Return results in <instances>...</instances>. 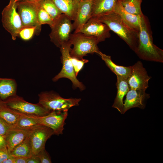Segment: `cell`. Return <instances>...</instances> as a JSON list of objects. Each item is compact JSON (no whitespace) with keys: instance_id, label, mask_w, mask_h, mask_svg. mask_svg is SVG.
I'll return each instance as SVG.
<instances>
[{"instance_id":"obj_1","label":"cell","mask_w":163,"mask_h":163,"mask_svg":"<svg viewBox=\"0 0 163 163\" xmlns=\"http://www.w3.org/2000/svg\"><path fill=\"white\" fill-rule=\"evenodd\" d=\"M138 45L134 51L145 60L163 62V50L154 44L152 32L147 17L142 14L138 35Z\"/></svg>"},{"instance_id":"obj_2","label":"cell","mask_w":163,"mask_h":163,"mask_svg":"<svg viewBox=\"0 0 163 163\" xmlns=\"http://www.w3.org/2000/svg\"><path fill=\"white\" fill-rule=\"evenodd\" d=\"M95 17L117 34L132 50L134 52L136 50L138 45V33L129 27L118 14L113 11Z\"/></svg>"},{"instance_id":"obj_3","label":"cell","mask_w":163,"mask_h":163,"mask_svg":"<svg viewBox=\"0 0 163 163\" xmlns=\"http://www.w3.org/2000/svg\"><path fill=\"white\" fill-rule=\"evenodd\" d=\"M69 41L73 46L71 48L70 54L72 57L82 58L88 54L101 52L97 46L100 42L96 37L81 33L71 34Z\"/></svg>"},{"instance_id":"obj_4","label":"cell","mask_w":163,"mask_h":163,"mask_svg":"<svg viewBox=\"0 0 163 163\" xmlns=\"http://www.w3.org/2000/svg\"><path fill=\"white\" fill-rule=\"evenodd\" d=\"M39 102L50 111H68L71 107L79 105L81 98H65L53 91L42 92L38 94Z\"/></svg>"},{"instance_id":"obj_5","label":"cell","mask_w":163,"mask_h":163,"mask_svg":"<svg viewBox=\"0 0 163 163\" xmlns=\"http://www.w3.org/2000/svg\"><path fill=\"white\" fill-rule=\"evenodd\" d=\"M71 46L69 40L62 44L60 48L62 54V67L60 72L53 78V80L56 82L62 78H67L72 82L74 88H78L81 91H82L85 87L77 78L71 61L70 51Z\"/></svg>"},{"instance_id":"obj_6","label":"cell","mask_w":163,"mask_h":163,"mask_svg":"<svg viewBox=\"0 0 163 163\" xmlns=\"http://www.w3.org/2000/svg\"><path fill=\"white\" fill-rule=\"evenodd\" d=\"M16 8L21 20L23 28L35 27L39 33L41 26L38 22V13L40 7L39 2L21 1L16 2Z\"/></svg>"},{"instance_id":"obj_7","label":"cell","mask_w":163,"mask_h":163,"mask_svg":"<svg viewBox=\"0 0 163 163\" xmlns=\"http://www.w3.org/2000/svg\"><path fill=\"white\" fill-rule=\"evenodd\" d=\"M72 20L62 14L54 21L49 36L50 41L57 47L69 40L70 35L74 30Z\"/></svg>"},{"instance_id":"obj_8","label":"cell","mask_w":163,"mask_h":163,"mask_svg":"<svg viewBox=\"0 0 163 163\" xmlns=\"http://www.w3.org/2000/svg\"><path fill=\"white\" fill-rule=\"evenodd\" d=\"M2 22L4 28L15 40L23 28L21 19L18 13L16 2L9 1L2 12Z\"/></svg>"},{"instance_id":"obj_9","label":"cell","mask_w":163,"mask_h":163,"mask_svg":"<svg viewBox=\"0 0 163 163\" xmlns=\"http://www.w3.org/2000/svg\"><path fill=\"white\" fill-rule=\"evenodd\" d=\"M3 101L11 108L24 114L43 116L51 112L38 103L36 104L29 103L16 94Z\"/></svg>"},{"instance_id":"obj_10","label":"cell","mask_w":163,"mask_h":163,"mask_svg":"<svg viewBox=\"0 0 163 163\" xmlns=\"http://www.w3.org/2000/svg\"><path fill=\"white\" fill-rule=\"evenodd\" d=\"M68 111H52L46 115L38 116L29 114L40 124L53 129L54 135L63 134L65 121L68 116Z\"/></svg>"},{"instance_id":"obj_11","label":"cell","mask_w":163,"mask_h":163,"mask_svg":"<svg viewBox=\"0 0 163 163\" xmlns=\"http://www.w3.org/2000/svg\"><path fill=\"white\" fill-rule=\"evenodd\" d=\"M151 78L142 62L139 61L131 66V71L127 81L129 89L145 91Z\"/></svg>"},{"instance_id":"obj_12","label":"cell","mask_w":163,"mask_h":163,"mask_svg":"<svg viewBox=\"0 0 163 163\" xmlns=\"http://www.w3.org/2000/svg\"><path fill=\"white\" fill-rule=\"evenodd\" d=\"M53 135V129L44 125L40 124L32 129L29 138L33 155H37L45 148L46 141Z\"/></svg>"},{"instance_id":"obj_13","label":"cell","mask_w":163,"mask_h":163,"mask_svg":"<svg viewBox=\"0 0 163 163\" xmlns=\"http://www.w3.org/2000/svg\"><path fill=\"white\" fill-rule=\"evenodd\" d=\"M110 30L106 24L100 21L97 17H92L83 26L78 33L94 37L100 42L110 37Z\"/></svg>"},{"instance_id":"obj_14","label":"cell","mask_w":163,"mask_h":163,"mask_svg":"<svg viewBox=\"0 0 163 163\" xmlns=\"http://www.w3.org/2000/svg\"><path fill=\"white\" fill-rule=\"evenodd\" d=\"M145 91L141 90L129 89L126 94L122 114H124L127 110L133 108L144 109L145 102L150 97V94Z\"/></svg>"},{"instance_id":"obj_15","label":"cell","mask_w":163,"mask_h":163,"mask_svg":"<svg viewBox=\"0 0 163 163\" xmlns=\"http://www.w3.org/2000/svg\"><path fill=\"white\" fill-rule=\"evenodd\" d=\"M93 0L79 2L73 25L74 33H78L83 26L92 17Z\"/></svg>"},{"instance_id":"obj_16","label":"cell","mask_w":163,"mask_h":163,"mask_svg":"<svg viewBox=\"0 0 163 163\" xmlns=\"http://www.w3.org/2000/svg\"><path fill=\"white\" fill-rule=\"evenodd\" d=\"M31 130L16 126L11 129L4 137L8 152L24 141L29 136Z\"/></svg>"},{"instance_id":"obj_17","label":"cell","mask_w":163,"mask_h":163,"mask_svg":"<svg viewBox=\"0 0 163 163\" xmlns=\"http://www.w3.org/2000/svg\"><path fill=\"white\" fill-rule=\"evenodd\" d=\"M131 29L138 33L140 27L141 16L135 15L126 11L118 0L114 11Z\"/></svg>"},{"instance_id":"obj_18","label":"cell","mask_w":163,"mask_h":163,"mask_svg":"<svg viewBox=\"0 0 163 163\" xmlns=\"http://www.w3.org/2000/svg\"><path fill=\"white\" fill-rule=\"evenodd\" d=\"M116 85L117 92L112 107L117 109L122 114L123 103V98L129 89L127 79L123 77L117 76Z\"/></svg>"},{"instance_id":"obj_19","label":"cell","mask_w":163,"mask_h":163,"mask_svg":"<svg viewBox=\"0 0 163 163\" xmlns=\"http://www.w3.org/2000/svg\"><path fill=\"white\" fill-rule=\"evenodd\" d=\"M62 14L74 21L79 2L76 0H51Z\"/></svg>"},{"instance_id":"obj_20","label":"cell","mask_w":163,"mask_h":163,"mask_svg":"<svg viewBox=\"0 0 163 163\" xmlns=\"http://www.w3.org/2000/svg\"><path fill=\"white\" fill-rule=\"evenodd\" d=\"M118 0H93L92 17H96L114 11Z\"/></svg>"},{"instance_id":"obj_21","label":"cell","mask_w":163,"mask_h":163,"mask_svg":"<svg viewBox=\"0 0 163 163\" xmlns=\"http://www.w3.org/2000/svg\"><path fill=\"white\" fill-rule=\"evenodd\" d=\"M99 55L106 66L116 76L127 79L131 71V66H124L117 65L112 61L110 56L104 54L101 52Z\"/></svg>"},{"instance_id":"obj_22","label":"cell","mask_w":163,"mask_h":163,"mask_svg":"<svg viewBox=\"0 0 163 163\" xmlns=\"http://www.w3.org/2000/svg\"><path fill=\"white\" fill-rule=\"evenodd\" d=\"M17 84L12 78H0V98L4 101L16 94Z\"/></svg>"},{"instance_id":"obj_23","label":"cell","mask_w":163,"mask_h":163,"mask_svg":"<svg viewBox=\"0 0 163 163\" xmlns=\"http://www.w3.org/2000/svg\"><path fill=\"white\" fill-rule=\"evenodd\" d=\"M20 116L19 112L8 107L0 98V117L10 124L15 126Z\"/></svg>"},{"instance_id":"obj_24","label":"cell","mask_w":163,"mask_h":163,"mask_svg":"<svg viewBox=\"0 0 163 163\" xmlns=\"http://www.w3.org/2000/svg\"><path fill=\"white\" fill-rule=\"evenodd\" d=\"M29 137V136L24 141L9 152V153L10 155L14 157H22L29 158L31 157L33 154L30 143Z\"/></svg>"},{"instance_id":"obj_25","label":"cell","mask_w":163,"mask_h":163,"mask_svg":"<svg viewBox=\"0 0 163 163\" xmlns=\"http://www.w3.org/2000/svg\"><path fill=\"white\" fill-rule=\"evenodd\" d=\"M124 9L131 14L142 16L141 9L142 0H120Z\"/></svg>"},{"instance_id":"obj_26","label":"cell","mask_w":163,"mask_h":163,"mask_svg":"<svg viewBox=\"0 0 163 163\" xmlns=\"http://www.w3.org/2000/svg\"><path fill=\"white\" fill-rule=\"evenodd\" d=\"M19 113L20 116L17 121L16 127L23 129H32L40 125L29 114Z\"/></svg>"},{"instance_id":"obj_27","label":"cell","mask_w":163,"mask_h":163,"mask_svg":"<svg viewBox=\"0 0 163 163\" xmlns=\"http://www.w3.org/2000/svg\"><path fill=\"white\" fill-rule=\"evenodd\" d=\"M42 8L55 20L62 13L51 0H42L39 2Z\"/></svg>"},{"instance_id":"obj_28","label":"cell","mask_w":163,"mask_h":163,"mask_svg":"<svg viewBox=\"0 0 163 163\" xmlns=\"http://www.w3.org/2000/svg\"><path fill=\"white\" fill-rule=\"evenodd\" d=\"M38 21L39 24H48L50 27L53 25L55 20L40 6L39 10L38 16Z\"/></svg>"},{"instance_id":"obj_29","label":"cell","mask_w":163,"mask_h":163,"mask_svg":"<svg viewBox=\"0 0 163 163\" xmlns=\"http://www.w3.org/2000/svg\"><path fill=\"white\" fill-rule=\"evenodd\" d=\"M71 61L76 76L80 71L82 69L84 64L87 63L89 61L88 59L83 58H78L71 56Z\"/></svg>"},{"instance_id":"obj_30","label":"cell","mask_w":163,"mask_h":163,"mask_svg":"<svg viewBox=\"0 0 163 163\" xmlns=\"http://www.w3.org/2000/svg\"><path fill=\"white\" fill-rule=\"evenodd\" d=\"M36 31L37 32V28L35 27H24L20 30L19 35L22 39L27 40L32 37Z\"/></svg>"},{"instance_id":"obj_31","label":"cell","mask_w":163,"mask_h":163,"mask_svg":"<svg viewBox=\"0 0 163 163\" xmlns=\"http://www.w3.org/2000/svg\"><path fill=\"white\" fill-rule=\"evenodd\" d=\"M14 127L10 124L0 117V134L4 137L8 132Z\"/></svg>"},{"instance_id":"obj_32","label":"cell","mask_w":163,"mask_h":163,"mask_svg":"<svg viewBox=\"0 0 163 163\" xmlns=\"http://www.w3.org/2000/svg\"><path fill=\"white\" fill-rule=\"evenodd\" d=\"M40 160L41 163H52L50 158L45 148L37 155Z\"/></svg>"},{"instance_id":"obj_33","label":"cell","mask_w":163,"mask_h":163,"mask_svg":"<svg viewBox=\"0 0 163 163\" xmlns=\"http://www.w3.org/2000/svg\"><path fill=\"white\" fill-rule=\"evenodd\" d=\"M11 157L8 151L0 149V163H2L5 160Z\"/></svg>"},{"instance_id":"obj_34","label":"cell","mask_w":163,"mask_h":163,"mask_svg":"<svg viewBox=\"0 0 163 163\" xmlns=\"http://www.w3.org/2000/svg\"><path fill=\"white\" fill-rule=\"evenodd\" d=\"M27 163H41V161L37 155H33L28 158Z\"/></svg>"},{"instance_id":"obj_35","label":"cell","mask_w":163,"mask_h":163,"mask_svg":"<svg viewBox=\"0 0 163 163\" xmlns=\"http://www.w3.org/2000/svg\"><path fill=\"white\" fill-rule=\"evenodd\" d=\"M0 149L8 151L6 143L4 137L0 134Z\"/></svg>"},{"instance_id":"obj_36","label":"cell","mask_w":163,"mask_h":163,"mask_svg":"<svg viewBox=\"0 0 163 163\" xmlns=\"http://www.w3.org/2000/svg\"><path fill=\"white\" fill-rule=\"evenodd\" d=\"M14 158V163H27L28 158L16 157Z\"/></svg>"},{"instance_id":"obj_37","label":"cell","mask_w":163,"mask_h":163,"mask_svg":"<svg viewBox=\"0 0 163 163\" xmlns=\"http://www.w3.org/2000/svg\"><path fill=\"white\" fill-rule=\"evenodd\" d=\"M2 163H14V158L11 157L5 160Z\"/></svg>"},{"instance_id":"obj_38","label":"cell","mask_w":163,"mask_h":163,"mask_svg":"<svg viewBox=\"0 0 163 163\" xmlns=\"http://www.w3.org/2000/svg\"><path fill=\"white\" fill-rule=\"evenodd\" d=\"M42 0H9V1L12 2H16L18 1H30L39 2Z\"/></svg>"},{"instance_id":"obj_39","label":"cell","mask_w":163,"mask_h":163,"mask_svg":"<svg viewBox=\"0 0 163 163\" xmlns=\"http://www.w3.org/2000/svg\"><path fill=\"white\" fill-rule=\"evenodd\" d=\"M77 0L79 2H80L83 1H84V0Z\"/></svg>"}]
</instances>
